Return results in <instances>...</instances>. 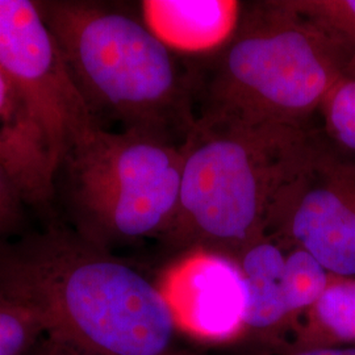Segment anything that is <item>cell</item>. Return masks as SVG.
I'll return each instance as SVG.
<instances>
[{
  "label": "cell",
  "mask_w": 355,
  "mask_h": 355,
  "mask_svg": "<svg viewBox=\"0 0 355 355\" xmlns=\"http://www.w3.org/2000/svg\"><path fill=\"white\" fill-rule=\"evenodd\" d=\"M45 334L36 313L0 293V355H26Z\"/></svg>",
  "instance_id": "obj_14"
},
{
  "label": "cell",
  "mask_w": 355,
  "mask_h": 355,
  "mask_svg": "<svg viewBox=\"0 0 355 355\" xmlns=\"http://www.w3.org/2000/svg\"><path fill=\"white\" fill-rule=\"evenodd\" d=\"M313 129L196 119L180 146L177 214L159 241L180 254L208 250L234 259L266 233L312 148Z\"/></svg>",
  "instance_id": "obj_3"
},
{
  "label": "cell",
  "mask_w": 355,
  "mask_h": 355,
  "mask_svg": "<svg viewBox=\"0 0 355 355\" xmlns=\"http://www.w3.org/2000/svg\"><path fill=\"white\" fill-rule=\"evenodd\" d=\"M0 293L89 354L182 355L158 282L67 224L0 241Z\"/></svg>",
  "instance_id": "obj_1"
},
{
  "label": "cell",
  "mask_w": 355,
  "mask_h": 355,
  "mask_svg": "<svg viewBox=\"0 0 355 355\" xmlns=\"http://www.w3.org/2000/svg\"><path fill=\"white\" fill-rule=\"evenodd\" d=\"M241 271L246 308L243 336L278 346L315 304L331 274L297 243L267 232L233 259Z\"/></svg>",
  "instance_id": "obj_8"
},
{
  "label": "cell",
  "mask_w": 355,
  "mask_h": 355,
  "mask_svg": "<svg viewBox=\"0 0 355 355\" xmlns=\"http://www.w3.org/2000/svg\"><path fill=\"white\" fill-rule=\"evenodd\" d=\"M268 355H355V347H308V349L272 347Z\"/></svg>",
  "instance_id": "obj_18"
},
{
  "label": "cell",
  "mask_w": 355,
  "mask_h": 355,
  "mask_svg": "<svg viewBox=\"0 0 355 355\" xmlns=\"http://www.w3.org/2000/svg\"><path fill=\"white\" fill-rule=\"evenodd\" d=\"M267 232L297 243L331 275L355 279V157L334 149L318 128Z\"/></svg>",
  "instance_id": "obj_7"
},
{
  "label": "cell",
  "mask_w": 355,
  "mask_h": 355,
  "mask_svg": "<svg viewBox=\"0 0 355 355\" xmlns=\"http://www.w3.org/2000/svg\"><path fill=\"white\" fill-rule=\"evenodd\" d=\"M182 164L175 144L94 128L60 166L55 196L67 225L107 250L161 240L177 214Z\"/></svg>",
  "instance_id": "obj_5"
},
{
  "label": "cell",
  "mask_w": 355,
  "mask_h": 355,
  "mask_svg": "<svg viewBox=\"0 0 355 355\" xmlns=\"http://www.w3.org/2000/svg\"><path fill=\"white\" fill-rule=\"evenodd\" d=\"M95 124L182 146L195 123L189 64L142 20L92 0H37Z\"/></svg>",
  "instance_id": "obj_4"
},
{
  "label": "cell",
  "mask_w": 355,
  "mask_h": 355,
  "mask_svg": "<svg viewBox=\"0 0 355 355\" xmlns=\"http://www.w3.org/2000/svg\"><path fill=\"white\" fill-rule=\"evenodd\" d=\"M26 355H94L66 343L57 337L45 334Z\"/></svg>",
  "instance_id": "obj_17"
},
{
  "label": "cell",
  "mask_w": 355,
  "mask_h": 355,
  "mask_svg": "<svg viewBox=\"0 0 355 355\" xmlns=\"http://www.w3.org/2000/svg\"><path fill=\"white\" fill-rule=\"evenodd\" d=\"M0 166L28 207L49 209L55 199L57 170L41 128L0 66Z\"/></svg>",
  "instance_id": "obj_10"
},
{
  "label": "cell",
  "mask_w": 355,
  "mask_h": 355,
  "mask_svg": "<svg viewBox=\"0 0 355 355\" xmlns=\"http://www.w3.org/2000/svg\"><path fill=\"white\" fill-rule=\"evenodd\" d=\"M23 195L7 171L0 166V241L26 233V209Z\"/></svg>",
  "instance_id": "obj_16"
},
{
  "label": "cell",
  "mask_w": 355,
  "mask_h": 355,
  "mask_svg": "<svg viewBox=\"0 0 355 355\" xmlns=\"http://www.w3.org/2000/svg\"><path fill=\"white\" fill-rule=\"evenodd\" d=\"M140 10L145 24L168 49L202 55L232 37L242 6L236 0H144Z\"/></svg>",
  "instance_id": "obj_11"
},
{
  "label": "cell",
  "mask_w": 355,
  "mask_h": 355,
  "mask_svg": "<svg viewBox=\"0 0 355 355\" xmlns=\"http://www.w3.org/2000/svg\"><path fill=\"white\" fill-rule=\"evenodd\" d=\"M290 4L355 48V0H290Z\"/></svg>",
  "instance_id": "obj_15"
},
{
  "label": "cell",
  "mask_w": 355,
  "mask_h": 355,
  "mask_svg": "<svg viewBox=\"0 0 355 355\" xmlns=\"http://www.w3.org/2000/svg\"><path fill=\"white\" fill-rule=\"evenodd\" d=\"M320 135L340 152L355 157V78L338 79L320 104Z\"/></svg>",
  "instance_id": "obj_13"
},
{
  "label": "cell",
  "mask_w": 355,
  "mask_h": 355,
  "mask_svg": "<svg viewBox=\"0 0 355 355\" xmlns=\"http://www.w3.org/2000/svg\"><path fill=\"white\" fill-rule=\"evenodd\" d=\"M346 76H354L355 78V48L354 51H353V55H352V58H350L349 66H347V71H346Z\"/></svg>",
  "instance_id": "obj_19"
},
{
  "label": "cell",
  "mask_w": 355,
  "mask_h": 355,
  "mask_svg": "<svg viewBox=\"0 0 355 355\" xmlns=\"http://www.w3.org/2000/svg\"><path fill=\"white\" fill-rule=\"evenodd\" d=\"M157 282L180 333L211 343L242 338L246 292L233 259L208 250L186 252Z\"/></svg>",
  "instance_id": "obj_9"
},
{
  "label": "cell",
  "mask_w": 355,
  "mask_h": 355,
  "mask_svg": "<svg viewBox=\"0 0 355 355\" xmlns=\"http://www.w3.org/2000/svg\"><path fill=\"white\" fill-rule=\"evenodd\" d=\"M287 337L275 347H355V279L331 275L325 291Z\"/></svg>",
  "instance_id": "obj_12"
},
{
  "label": "cell",
  "mask_w": 355,
  "mask_h": 355,
  "mask_svg": "<svg viewBox=\"0 0 355 355\" xmlns=\"http://www.w3.org/2000/svg\"><path fill=\"white\" fill-rule=\"evenodd\" d=\"M0 66L41 128L58 173L66 155L98 125L37 0H0Z\"/></svg>",
  "instance_id": "obj_6"
},
{
  "label": "cell",
  "mask_w": 355,
  "mask_h": 355,
  "mask_svg": "<svg viewBox=\"0 0 355 355\" xmlns=\"http://www.w3.org/2000/svg\"><path fill=\"white\" fill-rule=\"evenodd\" d=\"M354 46L297 12L290 0L242 6L234 33L217 51L186 60L195 120L312 128Z\"/></svg>",
  "instance_id": "obj_2"
}]
</instances>
